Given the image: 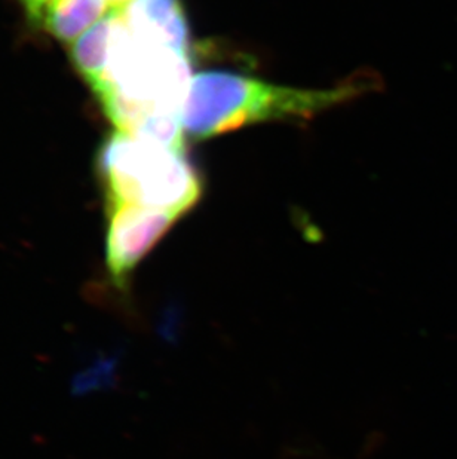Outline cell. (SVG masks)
Segmentation results:
<instances>
[{
    "label": "cell",
    "mask_w": 457,
    "mask_h": 459,
    "mask_svg": "<svg viewBox=\"0 0 457 459\" xmlns=\"http://www.w3.org/2000/svg\"><path fill=\"white\" fill-rule=\"evenodd\" d=\"M363 81L327 90L284 87L226 72L190 79L182 108L185 134L205 140L262 122L311 119L363 91Z\"/></svg>",
    "instance_id": "6da1fadb"
},
{
    "label": "cell",
    "mask_w": 457,
    "mask_h": 459,
    "mask_svg": "<svg viewBox=\"0 0 457 459\" xmlns=\"http://www.w3.org/2000/svg\"><path fill=\"white\" fill-rule=\"evenodd\" d=\"M97 169L108 205L134 204L185 214L203 192V178L185 152L121 131L104 140Z\"/></svg>",
    "instance_id": "7a4b0ae2"
},
{
    "label": "cell",
    "mask_w": 457,
    "mask_h": 459,
    "mask_svg": "<svg viewBox=\"0 0 457 459\" xmlns=\"http://www.w3.org/2000/svg\"><path fill=\"white\" fill-rule=\"evenodd\" d=\"M190 79V56L140 39L116 9L106 83L97 92L113 88L131 100L182 113Z\"/></svg>",
    "instance_id": "3957f363"
},
{
    "label": "cell",
    "mask_w": 457,
    "mask_h": 459,
    "mask_svg": "<svg viewBox=\"0 0 457 459\" xmlns=\"http://www.w3.org/2000/svg\"><path fill=\"white\" fill-rule=\"evenodd\" d=\"M182 216V212L142 205H108L106 271L108 286L119 298H130L131 281L138 264Z\"/></svg>",
    "instance_id": "277c9868"
},
{
    "label": "cell",
    "mask_w": 457,
    "mask_h": 459,
    "mask_svg": "<svg viewBox=\"0 0 457 459\" xmlns=\"http://www.w3.org/2000/svg\"><path fill=\"white\" fill-rule=\"evenodd\" d=\"M122 15L140 39L190 56L192 40L182 0H134Z\"/></svg>",
    "instance_id": "5b68a950"
},
{
    "label": "cell",
    "mask_w": 457,
    "mask_h": 459,
    "mask_svg": "<svg viewBox=\"0 0 457 459\" xmlns=\"http://www.w3.org/2000/svg\"><path fill=\"white\" fill-rule=\"evenodd\" d=\"M112 9L108 0H49L39 22L60 42L70 44Z\"/></svg>",
    "instance_id": "8992f818"
},
{
    "label": "cell",
    "mask_w": 457,
    "mask_h": 459,
    "mask_svg": "<svg viewBox=\"0 0 457 459\" xmlns=\"http://www.w3.org/2000/svg\"><path fill=\"white\" fill-rule=\"evenodd\" d=\"M115 13L116 9H112L103 20L94 24L70 51L74 67L91 85L94 92L101 90L106 83L110 49H112Z\"/></svg>",
    "instance_id": "52a82bcc"
},
{
    "label": "cell",
    "mask_w": 457,
    "mask_h": 459,
    "mask_svg": "<svg viewBox=\"0 0 457 459\" xmlns=\"http://www.w3.org/2000/svg\"><path fill=\"white\" fill-rule=\"evenodd\" d=\"M22 2L26 6L27 13L30 15L31 20L39 22L49 0H22Z\"/></svg>",
    "instance_id": "ba28073f"
},
{
    "label": "cell",
    "mask_w": 457,
    "mask_h": 459,
    "mask_svg": "<svg viewBox=\"0 0 457 459\" xmlns=\"http://www.w3.org/2000/svg\"><path fill=\"white\" fill-rule=\"evenodd\" d=\"M108 2L113 9H124L126 4H130L134 0H108Z\"/></svg>",
    "instance_id": "9c48e42d"
}]
</instances>
